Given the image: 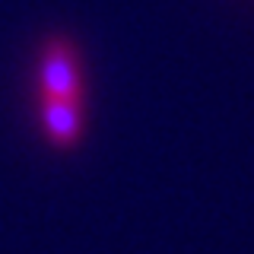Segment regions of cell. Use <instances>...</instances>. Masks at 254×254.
Instances as JSON below:
<instances>
[{"label":"cell","mask_w":254,"mask_h":254,"mask_svg":"<svg viewBox=\"0 0 254 254\" xmlns=\"http://www.w3.org/2000/svg\"><path fill=\"white\" fill-rule=\"evenodd\" d=\"M29 99H89V70L76 35L45 32L35 42Z\"/></svg>","instance_id":"obj_1"},{"label":"cell","mask_w":254,"mask_h":254,"mask_svg":"<svg viewBox=\"0 0 254 254\" xmlns=\"http://www.w3.org/2000/svg\"><path fill=\"white\" fill-rule=\"evenodd\" d=\"M38 140L51 153L70 156L89 137V99H29Z\"/></svg>","instance_id":"obj_2"}]
</instances>
